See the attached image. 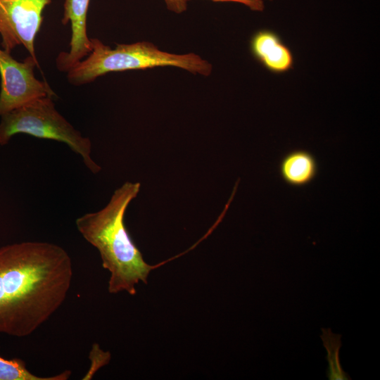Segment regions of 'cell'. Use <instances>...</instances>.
Here are the masks:
<instances>
[{
	"label": "cell",
	"instance_id": "obj_1",
	"mask_svg": "<svg viewBox=\"0 0 380 380\" xmlns=\"http://www.w3.org/2000/svg\"><path fill=\"white\" fill-rule=\"evenodd\" d=\"M72 260L56 244L26 241L0 248V333L32 334L64 302Z\"/></svg>",
	"mask_w": 380,
	"mask_h": 380
},
{
	"label": "cell",
	"instance_id": "obj_2",
	"mask_svg": "<svg viewBox=\"0 0 380 380\" xmlns=\"http://www.w3.org/2000/svg\"><path fill=\"white\" fill-rule=\"evenodd\" d=\"M140 186L139 182L124 183L103 208L75 220L77 230L99 251L103 267L110 273L108 287L110 293L136 294L135 285L139 281L146 284L150 272L157 267L145 262L124 223L126 210Z\"/></svg>",
	"mask_w": 380,
	"mask_h": 380
},
{
	"label": "cell",
	"instance_id": "obj_3",
	"mask_svg": "<svg viewBox=\"0 0 380 380\" xmlns=\"http://www.w3.org/2000/svg\"><path fill=\"white\" fill-rule=\"evenodd\" d=\"M90 40L91 53L67 72L68 80L73 85L90 83L108 72L156 67H176L203 76L213 70L212 64L196 53H168L149 42L118 44L111 48L97 38Z\"/></svg>",
	"mask_w": 380,
	"mask_h": 380
},
{
	"label": "cell",
	"instance_id": "obj_4",
	"mask_svg": "<svg viewBox=\"0 0 380 380\" xmlns=\"http://www.w3.org/2000/svg\"><path fill=\"white\" fill-rule=\"evenodd\" d=\"M17 134L63 142L81 156L92 173L101 169L91 157L90 139L56 110L51 96L38 98L1 115L0 144L6 145Z\"/></svg>",
	"mask_w": 380,
	"mask_h": 380
},
{
	"label": "cell",
	"instance_id": "obj_5",
	"mask_svg": "<svg viewBox=\"0 0 380 380\" xmlns=\"http://www.w3.org/2000/svg\"><path fill=\"white\" fill-rule=\"evenodd\" d=\"M35 66L39 68L38 61L31 56L20 62L0 49V116L38 98L55 96L49 84L35 77Z\"/></svg>",
	"mask_w": 380,
	"mask_h": 380
},
{
	"label": "cell",
	"instance_id": "obj_6",
	"mask_svg": "<svg viewBox=\"0 0 380 380\" xmlns=\"http://www.w3.org/2000/svg\"><path fill=\"white\" fill-rule=\"evenodd\" d=\"M52 0H0L1 46L11 53L23 45L34 60L35 38L42 27L45 8Z\"/></svg>",
	"mask_w": 380,
	"mask_h": 380
},
{
	"label": "cell",
	"instance_id": "obj_7",
	"mask_svg": "<svg viewBox=\"0 0 380 380\" xmlns=\"http://www.w3.org/2000/svg\"><path fill=\"white\" fill-rule=\"evenodd\" d=\"M90 0H65L62 23L70 24V49L58 53L56 65L59 71L67 72L91 51L87 35V20Z\"/></svg>",
	"mask_w": 380,
	"mask_h": 380
},
{
	"label": "cell",
	"instance_id": "obj_8",
	"mask_svg": "<svg viewBox=\"0 0 380 380\" xmlns=\"http://www.w3.org/2000/svg\"><path fill=\"white\" fill-rule=\"evenodd\" d=\"M250 49L254 58L272 72L284 73L293 67L291 51L273 30L263 29L255 32L250 41Z\"/></svg>",
	"mask_w": 380,
	"mask_h": 380
},
{
	"label": "cell",
	"instance_id": "obj_9",
	"mask_svg": "<svg viewBox=\"0 0 380 380\" xmlns=\"http://www.w3.org/2000/svg\"><path fill=\"white\" fill-rule=\"evenodd\" d=\"M279 170L285 183L294 187H302L315 179L318 172V164L310 152L296 149L282 158Z\"/></svg>",
	"mask_w": 380,
	"mask_h": 380
},
{
	"label": "cell",
	"instance_id": "obj_10",
	"mask_svg": "<svg viewBox=\"0 0 380 380\" xmlns=\"http://www.w3.org/2000/svg\"><path fill=\"white\" fill-rule=\"evenodd\" d=\"M70 375L71 371L66 370L52 376H38L27 369L23 360H8L0 355V380H67Z\"/></svg>",
	"mask_w": 380,
	"mask_h": 380
},
{
	"label": "cell",
	"instance_id": "obj_11",
	"mask_svg": "<svg viewBox=\"0 0 380 380\" xmlns=\"http://www.w3.org/2000/svg\"><path fill=\"white\" fill-rule=\"evenodd\" d=\"M189 1V0H187ZM220 2H236L245 5L254 11H262L265 8L263 0H212Z\"/></svg>",
	"mask_w": 380,
	"mask_h": 380
},
{
	"label": "cell",
	"instance_id": "obj_12",
	"mask_svg": "<svg viewBox=\"0 0 380 380\" xmlns=\"http://www.w3.org/2000/svg\"><path fill=\"white\" fill-rule=\"evenodd\" d=\"M167 8L172 12L179 14L184 12L187 8V0H164Z\"/></svg>",
	"mask_w": 380,
	"mask_h": 380
},
{
	"label": "cell",
	"instance_id": "obj_13",
	"mask_svg": "<svg viewBox=\"0 0 380 380\" xmlns=\"http://www.w3.org/2000/svg\"><path fill=\"white\" fill-rule=\"evenodd\" d=\"M263 1H265V0H263ZM267 1H272V0H267Z\"/></svg>",
	"mask_w": 380,
	"mask_h": 380
}]
</instances>
